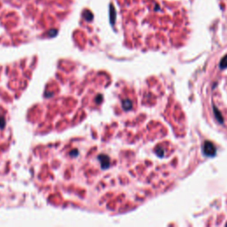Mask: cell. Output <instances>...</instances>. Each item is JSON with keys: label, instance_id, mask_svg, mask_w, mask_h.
Segmentation results:
<instances>
[{"label": "cell", "instance_id": "obj_1", "mask_svg": "<svg viewBox=\"0 0 227 227\" xmlns=\"http://www.w3.org/2000/svg\"><path fill=\"white\" fill-rule=\"evenodd\" d=\"M203 152L208 156H212L216 153V149L212 143L208 141V142H205L203 145Z\"/></svg>", "mask_w": 227, "mask_h": 227}, {"label": "cell", "instance_id": "obj_2", "mask_svg": "<svg viewBox=\"0 0 227 227\" xmlns=\"http://www.w3.org/2000/svg\"><path fill=\"white\" fill-rule=\"evenodd\" d=\"M98 159L100 161L101 163V169H106L110 166V159L109 157L106 154H99Z\"/></svg>", "mask_w": 227, "mask_h": 227}, {"label": "cell", "instance_id": "obj_3", "mask_svg": "<svg viewBox=\"0 0 227 227\" xmlns=\"http://www.w3.org/2000/svg\"><path fill=\"white\" fill-rule=\"evenodd\" d=\"M131 107H132V104H131V102L130 100L126 99V100L123 101V108H124V110L128 111V110H130L131 108Z\"/></svg>", "mask_w": 227, "mask_h": 227}, {"label": "cell", "instance_id": "obj_4", "mask_svg": "<svg viewBox=\"0 0 227 227\" xmlns=\"http://www.w3.org/2000/svg\"><path fill=\"white\" fill-rule=\"evenodd\" d=\"M6 126V119L0 115V129H3Z\"/></svg>", "mask_w": 227, "mask_h": 227}, {"label": "cell", "instance_id": "obj_5", "mask_svg": "<svg viewBox=\"0 0 227 227\" xmlns=\"http://www.w3.org/2000/svg\"><path fill=\"white\" fill-rule=\"evenodd\" d=\"M221 67L222 68H224V67H225L226 66H227V56H225L223 60H222V61H221Z\"/></svg>", "mask_w": 227, "mask_h": 227}, {"label": "cell", "instance_id": "obj_6", "mask_svg": "<svg viewBox=\"0 0 227 227\" xmlns=\"http://www.w3.org/2000/svg\"><path fill=\"white\" fill-rule=\"evenodd\" d=\"M70 155L72 156V157H76V156H77L78 155V151L77 150H75V151H72L71 153H70Z\"/></svg>", "mask_w": 227, "mask_h": 227}, {"label": "cell", "instance_id": "obj_7", "mask_svg": "<svg viewBox=\"0 0 227 227\" xmlns=\"http://www.w3.org/2000/svg\"><path fill=\"white\" fill-rule=\"evenodd\" d=\"M101 99H102V96H101V95H99V96H98L97 102H98V103H100V102H101Z\"/></svg>", "mask_w": 227, "mask_h": 227}]
</instances>
